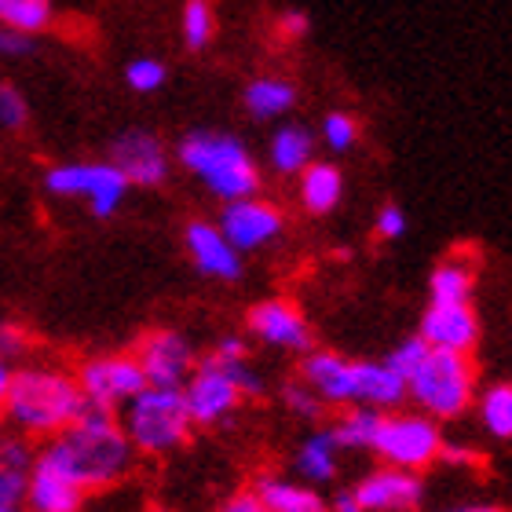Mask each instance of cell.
I'll return each mask as SVG.
<instances>
[{"label": "cell", "mask_w": 512, "mask_h": 512, "mask_svg": "<svg viewBox=\"0 0 512 512\" xmlns=\"http://www.w3.org/2000/svg\"><path fill=\"white\" fill-rule=\"evenodd\" d=\"M41 454L55 461L70 480L81 483L88 494L110 491V487L125 483L139 458L128 436L121 432L118 414L99 410V406H85L63 432H55L48 439V447Z\"/></svg>", "instance_id": "1"}, {"label": "cell", "mask_w": 512, "mask_h": 512, "mask_svg": "<svg viewBox=\"0 0 512 512\" xmlns=\"http://www.w3.org/2000/svg\"><path fill=\"white\" fill-rule=\"evenodd\" d=\"M85 406L88 403L81 395L74 370L30 363L11 370V384L4 403H0V417H8V425L26 439H52Z\"/></svg>", "instance_id": "2"}, {"label": "cell", "mask_w": 512, "mask_h": 512, "mask_svg": "<svg viewBox=\"0 0 512 512\" xmlns=\"http://www.w3.org/2000/svg\"><path fill=\"white\" fill-rule=\"evenodd\" d=\"M172 165L191 172L220 205L260 194L264 187V172L249 143L224 128H187L172 147Z\"/></svg>", "instance_id": "3"}, {"label": "cell", "mask_w": 512, "mask_h": 512, "mask_svg": "<svg viewBox=\"0 0 512 512\" xmlns=\"http://www.w3.org/2000/svg\"><path fill=\"white\" fill-rule=\"evenodd\" d=\"M118 425L132 443V450L143 458L176 454L180 447H187V439L194 432L183 392L180 388H161V384L139 388L118 410Z\"/></svg>", "instance_id": "4"}, {"label": "cell", "mask_w": 512, "mask_h": 512, "mask_svg": "<svg viewBox=\"0 0 512 512\" xmlns=\"http://www.w3.org/2000/svg\"><path fill=\"white\" fill-rule=\"evenodd\" d=\"M406 399L436 421H454V417L469 414L472 399H476V363H472V355L428 348L414 374L406 377Z\"/></svg>", "instance_id": "5"}, {"label": "cell", "mask_w": 512, "mask_h": 512, "mask_svg": "<svg viewBox=\"0 0 512 512\" xmlns=\"http://www.w3.org/2000/svg\"><path fill=\"white\" fill-rule=\"evenodd\" d=\"M443 428L436 417L421 414V410H388L377 421L374 454L384 465H399V469L425 472L439 461L443 450Z\"/></svg>", "instance_id": "6"}, {"label": "cell", "mask_w": 512, "mask_h": 512, "mask_svg": "<svg viewBox=\"0 0 512 512\" xmlns=\"http://www.w3.org/2000/svg\"><path fill=\"white\" fill-rule=\"evenodd\" d=\"M44 191L52 198L85 202L96 220H110L128 198V180L110 161H59L44 172Z\"/></svg>", "instance_id": "7"}, {"label": "cell", "mask_w": 512, "mask_h": 512, "mask_svg": "<svg viewBox=\"0 0 512 512\" xmlns=\"http://www.w3.org/2000/svg\"><path fill=\"white\" fill-rule=\"evenodd\" d=\"M180 392L194 428L227 425L238 414V406L246 403V395H242L235 374H231V363L216 359V355H205V359L194 363L187 381L180 384Z\"/></svg>", "instance_id": "8"}, {"label": "cell", "mask_w": 512, "mask_h": 512, "mask_svg": "<svg viewBox=\"0 0 512 512\" xmlns=\"http://www.w3.org/2000/svg\"><path fill=\"white\" fill-rule=\"evenodd\" d=\"M74 377H77V384H81L85 403L99 406V410H110V414H118L139 388H147V377H143V370H139L132 352L88 355L85 363L74 370Z\"/></svg>", "instance_id": "9"}, {"label": "cell", "mask_w": 512, "mask_h": 512, "mask_svg": "<svg viewBox=\"0 0 512 512\" xmlns=\"http://www.w3.org/2000/svg\"><path fill=\"white\" fill-rule=\"evenodd\" d=\"M110 165L128 180V187H161L172 176V150L154 128H125L110 143Z\"/></svg>", "instance_id": "10"}, {"label": "cell", "mask_w": 512, "mask_h": 512, "mask_svg": "<svg viewBox=\"0 0 512 512\" xmlns=\"http://www.w3.org/2000/svg\"><path fill=\"white\" fill-rule=\"evenodd\" d=\"M216 227L224 231V238L238 253L246 256V253H256V249H267L271 242L282 238V231H286V213H282L275 202L260 198V194H249V198L224 202Z\"/></svg>", "instance_id": "11"}, {"label": "cell", "mask_w": 512, "mask_h": 512, "mask_svg": "<svg viewBox=\"0 0 512 512\" xmlns=\"http://www.w3.org/2000/svg\"><path fill=\"white\" fill-rule=\"evenodd\" d=\"M246 326L256 341L275 348V352L304 355L308 348H315L308 315L300 311V304H293L286 297H267L260 304H253L246 315Z\"/></svg>", "instance_id": "12"}, {"label": "cell", "mask_w": 512, "mask_h": 512, "mask_svg": "<svg viewBox=\"0 0 512 512\" xmlns=\"http://www.w3.org/2000/svg\"><path fill=\"white\" fill-rule=\"evenodd\" d=\"M136 363L147 377V384H161V388H180L187 374L194 370L198 355L194 344L183 337L180 330H150L139 337L136 344Z\"/></svg>", "instance_id": "13"}, {"label": "cell", "mask_w": 512, "mask_h": 512, "mask_svg": "<svg viewBox=\"0 0 512 512\" xmlns=\"http://www.w3.org/2000/svg\"><path fill=\"white\" fill-rule=\"evenodd\" d=\"M352 494L366 512H414L425 498V480L414 469L381 465L355 483Z\"/></svg>", "instance_id": "14"}, {"label": "cell", "mask_w": 512, "mask_h": 512, "mask_svg": "<svg viewBox=\"0 0 512 512\" xmlns=\"http://www.w3.org/2000/svg\"><path fill=\"white\" fill-rule=\"evenodd\" d=\"M183 249L191 256V264L198 267V275L213 278V282H238L246 271L242 253L227 242L213 220H191L183 227Z\"/></svg>", "instance_id": "15"}, {"label": "cell", "mask_w": 512, "mask_h": 512, "mask_svg": "<svg viewBox=\"0 0 512 512\" xmlns=\"http://www.w3.org/2000/svg\"><path fill=\"white\" fill-rule=\"evenodd\" d=\"M417 337L439 352L472 355L480 344V315L472 304H428Z\"/></svg>", "instance_id": "16"}, {"label": "cell", "mask_w": 512, "mask_h": 512, "mask_svg": "<svg viewBox=\"0 0 512 512\" xmlns=\"http://www.w3.org/2000/svg\"><path fill=\"white\" fill-rule=\"evenodd\" d=\"M88 502V491L77 480H70L55 461L37 454L26 476V491H22V505L26 512H81Z\"/></svg>", "instance_id": "17"}, {"label": "cell", "mask_w": 512, "mask_h": 512, "mask_svg": "<svg viewBox=\"0 0 512 512\" xmlns=\"http://www.w3.org/2000/svg\"><path fill=\"white\" fill-rule=\"evenodd\" d=\"M300 381L319 395L326 406H352L355 384V359L330 348H308L300 363Z\"/></svg>", "instance_id": "18"}, {"label": "cell", "mask_w": 512, "mask_h": 512, "mask_svg": "<svg viewBox=\"0 0 512 512\" xmlns=\"http://www.w3.org/2000/svg\"><path fill=\"white\" fill-rule=\"evenodd\" d=\"M352 403L374 406L381 414L399 410L406 403V381L395 374L392 366L374 363V359H359L355 363V384H352Z\"/></svg>", "instance_id": "19"}, {"label": "cell", "mask_w": 512, "mask_h": 512, "mask_svg": "<svg viewBox=\"0 0 512 512\" xmlns=\"http://www.w3.org/2000/svg\"><path fill=\"white\" fill-rule=\"evenodd\" d=\"M480 264L472 253H450L428 275V304H472Z\"/></svg>", "instance_id": "20"}, {"label": "cell", "mask_w": 512, "mask_h": 512, "mask_svg": "<svg viewBox=\"0 0 512 512\" xmlns=\"http://www.w3.org/2000/svg\"><path fill=\"white\" fill-rule=\"evenodd\" d=\"M297 198L304 205V213L311 216H330L344 198V172L333 161L311 158L304 169L297 172Z\"/></svg>", "instance_id": "21"}, {"label": "cell", "mask_w": 512, "mask_h": 512, "mask_svg": "<svg viewBox=\"0 0 512 512\" xmlns=\"http://www.w3.org/2000/svg\"><path fill=\"white\" fill-rule=\"evenodd\" d=\"M341 454L330 428H315L300 439L297 454H293V469H297V480L311 483V487H322V483L337 480L341 472Z\"/></svg>", "instance_id": "22"}, {"label": "cell", "mask_w": 512, "mask_h": 512, "mask_svg": "<svg viewBox=\"0 0 512 512\" xmlns=\"http://www.w3.org/2000/svg\"><path fill=\"white\" fill-rule=\"evenodd\" d=\"M297 85L282 74H264L253 77L246 88H242V107L253 121H278L286 118L289 110L297 107Z\"/></svg>", "instance_id": "23"}, {"label": "cell", "mask_w": 512, "mask_h": 512, "mask_svg": "<svg viewBox=\"0 0 512 512\" xmlns=\"http://www.w3.org/2000/svg\"><path fill=\"white\" fill-rule=\"evenodd\" d=\"M315 158V132L308 125L286 121L267 136V165L278 176H297Z\"/></svg>", "instance_id": "24"}, {"label": "cell", "mask_w": 512, "mask_h": 512, "mask_svg": "<svg viewBox=\"0 0 512 512\" xmlns=\"http://www.w3.org/2000/svg\"><path fill=\"white\" fill-rule=\"evenodd\" d=\"M253 491L264 502V512H330V502L304 480L260 476Z\"/></svg>", "instance_id": "25"}, {"label": "cell", "mask_w": 512, "mask_h": 512, "mask_svg": "<svg viewBox=\"0 0 512 512\" xmlns=\"http://www.w3.org/2000/svg\"><path fill=\"white\" fill-rule=\"evenodd\" d=\"M37 458L33 439L26 436H4L0 432V505H22V491H26V476Z\"/></svg>", "instance_id": "26"}, {"label": "cell", "mask_w": 512, "mask_h": 512, "mask_svg": "<svg viewBox=\"0 0 512 512\" xmlns=\"http://www.w3.org/2000/svg\"><path fill=\"white\" fill-rule=\"evenodd\" d=\"M377 421H381V410L374 406H341V417L330 425L333 439H337V447L341 450H370L374 447V436H377Z\"/></svg>", "instance_id": "27"}, {"label": "cell", "mask_w": 512, "mask_h": 512, "mask_svg": "<svg viewBox=\"0 0 512 512\" xmlns=\"http://www.w3.org/2000/svg\"><path fill=\"white\" fill-rule=\"evenodd\" d=\"M55 19V0H0V26L15 33L37 37L52 26Z\"/></svg>", "instance_id": "28"}, {"label": "cell", "mask_w": 512, "mask_h": 512, "mask_svg": "<svg viewBox=\"0 0 512 512\" xmlns=\"http://www.w3.org/2000/svg\"><path fill=\"white\" fill-rule=\"evenodd\" d=\"M480 406V421L487 428V436L494 439H512V384L498 381L487 384L480 392V399H472Z\"/></svg>", "instance_id": "29"}, {"label": "cell", "mask_w": 512, "mask_h": 512, "mask_svg": "<svg viewBox=\"0 0 512 512\" xmlns=\"http://www.w3.org/2000/svg\"><path fill=\"white\" fill-rule=\"evenodd\" d=\"M180 37L187 52H205L216 41V8L213 0H183Z\"/></svg>", "instance_id": "30"}, {"label": "cell", "mask_w": 512, "mask_h": 512, "mask_svg": "<svg viewBox=\"0 0 512 512\" xmlns=\"http://www.w3.org/2000/svg\"><path fill=\"white\" fill-rule=\"evenodd\" d=\"M319 136L333 154H348V150L363 139V125H359V118L348 114V110H330V114L322 118Z\"/></svg>", "instance_id": "31"}, {"label": "cell", "mask_w": 512, "mask_h": 512, "mask_svg": "<svg viewBox=\"0 0 512 512\" xmlns=\"http://www.w3.org/2000/svg\"><path fill=\"white\" fill-rule=\"evenodd\" d=\"M165 81H169V66L154 55H139L125 66V85L139 96H154L158 88H165Z\"/></svg>", "instance_id": "32"}, {"label": "cell", "mask_w": 512, "mask_h": 512, "mask_svg": "<svg viewBox=\"0 0 512 512\" xmlns=\"http://www.w3.org/2000/svg\"><path fill=\"white\" fill-rule=\"evenodd\" d=\"M278 395H282V403H286L289 414L300 417V421H319V417L326 414V403H322L319 395L311 392V388L300 381V377H297V381L282 384V392H278Z\"/></svg>", "instance_id": "33"}, {"label": "cell", "mask_w": 512, "mask_h": 512, "mask_svg": "<svg viewBox=\"0 0 512 512\" xmlns=\"http://www.w3.org/2000/svg\"><path fill=\"white\" fill-rule=\"evenodd\" d=\"M26 125H30V103L22 96V88L11 85V81H0V128L22 132Z\"/></svg>", "instance_id": "34"}, {"label": "cell", "mask_w": 512, "mask_h": 512, "mask_svg": "<svg viewBox=\"0 0 512 512\" xmlns=\"http://www.w3.org/2000/svg\"><path fill=\"white\" fill-rule=\"evenodd\" d=\"M425 352H428V344L414 333V337H406V341L395 344L392 352H388V359H384V363L392 366L395 374H399V377L406 381V377H410V374L417 370V363L425 359Z\"/></svg>", "instance_id": "35"}, {"label": "cell", "mask_w": 512, "mask_h": 512, "mask_svg": "<svg viewBox=\"0 0 512 512\" xmlns=\"http://www.w3.org/2000/svg\"><path fill=\"white\" fill-rule=\"evenodd\" d=\"M374 231L381 242H399V238L406 235V213H403V205H381L377 209V220H374Z\"/></svg>", "instance_id": "36"}, {"label": "cell", "mask_w": 512, "mask_h": 512, "mask_svg": "<svg viewBox=\"0 0 512 512\" xmlns=\"http://www.w3.org/2000/svg\"><path fill=\"white\" fill-rule=\"evenodd\" d=\"M308 30H311V19L300 8H286L275 15V33L282 41H300V37H308Z\"/></svg>", "instance_id": "37"}, {"label": "cell", "mask_w": 512, "mask_h": 512, "mask_svg": "<svg viewBox=\"0 0 512 512\" xmlns=\"http://www.w3.org/2000/svg\"><path fill=\"white\" fill-rule=\"evenodd\" d=\"M26 348H30V337H26V330H22V326H15V322H0V355L11 363V359L26 355Z\"/></svg>", "instance_id": "38"}, {"label": "cell", "mask_w": 512, "mask_h": 512, "mask_svg": "<svg viewBox=\"0 0 512 512\" xmlns=\"http://www.w3.org/2000/svg\"><path fill=\"white\" fill-rule=\"evenodd\" d=\"M33 52V37L0 26V59H26Z\"/></svg>", "instance_id": "39"}, {"label": "cell", "mask_w": 512, "mask_h": 512, "mask_svg": "<svg viewBox=\"0 0 512 512\" xmlns=\"http://www.w3.org/2000/svg\"><path fill=\"white\" fill-rule=\"evenodd\" d=\"M216 512H264V502L256 498V491H238V494H231Z\"/></svg>", "instance_id": "40"}, {"label": "cell", "mask_w": 512, "mask_h": 512, "mask_svg": "<svg viewBox=\"0 0 512 512\" xmlns=\"http://www.w3.org/2000/svg\"><path fill=\"white\" fill-rule=\"evenodd\" d=\"M330 512H366L363 505H359V498H355L352 491H341L337 498L330 502Z\"/></svg>", "instance_id": "41"}, {"label": "cell", "mask_w": 512, "mask_h": 512, "mask_svg": "<svg viewBox=\"0 0 512 512\" xmlns=\"http://www.w3.org/2000/svg\"><path fill=\"white\" fill-rule=\"evenodd\" d=\"M11 370H15V366H11L8 359H4V355H0V403H4V395H8V384H11Z\"/></svg>", "instance_id": "42"}, {"label": "cell", "mask_w": 512, "mask_h": 512, "mask_svg": "<svg viewBox=\"0 0 512 512\" xmlns=\"http://www.w3.org/2000/svg\"><path fill=\"white\" fill-rule=\"evenodd\" d=\"M447 512H502V509H498V505L480 502V505H458V509H447Z\"/></svg>", "instance_id": "43"}, {"label": "cell", "mask_w": 512, "mask_h": 512, "mask_svg": "<svg viewBox=\"0 0 512 512\" xmlns=\"http://www.w3.org/2000/svg\"><path fill=\"white\" fill-rule=\"evenodd\" d=\"M0 512H26V505H0Z\"/></svg>", "instance_id": "44"}, {"label": "cell", "mask_w": 512, "mask_h": 512, "mask_svg": "<svg viewBox=\"0 0 512 512\" xmlns=\"http://www.w3.org/2000/svg\"><path fill=\"white\" fill-rule=\"evenodd\" d=\"M158 512H161V509H158Z\"/></svg>", "instance_id": "45"}]
</instances>
